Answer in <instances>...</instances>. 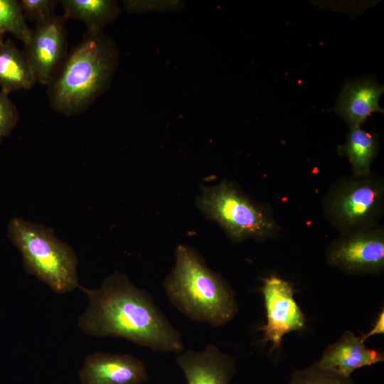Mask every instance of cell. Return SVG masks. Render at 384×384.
I'll return each instance as SVG.
<instances>
[{
  "label": "cell",
  "mask_w": 384,
  "mask_h": 384,
  "mask_svg": "<svg viewBox=\"0 0 384 384\" xmlns=\"http://www.w3.org/2000/svg\"><path fill=\"white\" fill-rule=\"evenodd\" d=\"M379 150L378 135L361 127L350 128L343 145L338 146L341 156L348 159L353 175L363 176L371 173V164Z\"/></svg>",
  "instance_id": "cell-16"
},
{
  "label": "cell",
  "mask_w": 384,
  "mask_h": 384,
  "mask_svg": "<svg viewBox=\"0 0 384 384\" xmlns=\"http://www.w3.org/2000/svg\"><path fill=\"white\" fill-rule=\"evenodd\" d=\"M82 384H141L148 379L139 359L129 354L94 353L79 372Z\"/></svg>",
  "instance_id": "cell-10"
},
{
  "label": "cell",
  "mask_w": 384,
  "mask_h": 384,
  "mask_svg": "<svg viewBox=\"0 0 384 384\" xmlns=\"http://www.w3.org/2000/svg\"><path fill=\"white\" fill-rule=\"evenodd\" d=\"M36 79L24 52L11 39L0 43V87L9 94L12 91L29 90Z\"/></svg>",
  "instance_id": "cell-14"
},
{
  "label": "cell",
  "mask_w": 384,
  "mask_h": 384,
  "mask_svg": "<svg viewBox=\"0 0 384 384\" xmlns=\"http://www.w3.org/2000/svg\"><path fill=\"white\" fill-rule=\"evenodd\" d=\"M196 204L235 243L250 238L262 242L274 238L279 232L270 210L252 201L229 181L203 186Z\"/></svg>",
  "instance_id": "cell-5"
},
{
  "label": "cell",
  "mask_w": 384,
  "mask_h": 384,
  "mask_svg": "<svg viewBox=\"0 0 384 384\" xmlns=\"http://www.w3.org/2000/svg\"><path fill=\"white\" fill-rule=\"evenodd\" d=\"M18 119V110L9 94L0 90V142L12 132Z\"/></svg>",
  "instance_id": "cell-19"
},
{
  "label": "cell",
  "mask_w": 384,
  "mask_h": 384,
  "mask_svg": "<svg viewBox=\"0 0 384 384\" xmlns=\"http://www.w3.org/2000/svg\"><path fill=\"white\" fill-rule=\"evenodd\" d=\"M0 28L24 45L28 42L32 30L26 23L19 1L0 0Z\"/></svg>",
  "instance_id": "cell-17"
},
{
  "label": "cell",
  "mask_w": 384,
  "mask_h": 384,
  "mask_svg": "<svg viewBox=\"0 0 384 384\" xmlns=\"http://www.w3.org/2000/svg\"><path fill=\"white\" fill-rule=\"evenodd\" d=\"M364 342L362 336L346 331L325 349L316 363L324 369L350 377L356 369L383 362V353L367 348Z\"/></svg>",
  "instance_id": "cell-12"
},
{
  "label": "cell",
  "mask_w": 384,
  "mask_h": 384,
  "mask_svg": "<svg viewBox=\"0 0 384 384\" xmlns=\"http://www.w3.org/2000/svg\"><path fill=\"white\" fill-rule=\"evenodd\" d=\"M176 361L187 384H230L235 372V359L214 345L181 353Z\"/></svg>",
  "instance_id": "cell-11"
},
{
  "label": "cell",
  "mask_w": 384,
  "mask_h": 384,
  "mask_svg": "<svg viewBox=\"0 0 384 384\" xmlns=\"http://www.w3.org/2000/svg\"><path fill=\"white\" fill-rule=\"evenodd\" d=\"M383 92V85L368 79L348 82L338 98L336 112L350 128L361 127L373 112H383L379 106Z\"/></svg>",
  "instance_id": "cell-13"
},
{
  "label": "cell",
  "mask_w": 384,
  "mask_h": 384,
  "mask_svg": "<svg viewBox=\"0 0 384 384\" xmlns=\"http://www.w3.org/2000/svg\"><path fill=\"white\" fill-rule=\"evenodd\" d=\"M63 16L55 14L36 23L24 54L36 82L48 85L67 55L68 36Z\"/></svg>",
  "instance_id": "cell-9"
},
{
  "label": "cell",
  "mask_w": 384,
  "mask_h": 384,
  "mask_svg": "<svg viewBox=\"0 0 384 384\" xmlns=\"http://www.w3.org/2000/svg\"><path fill=\"white\" fill-rule=\"evenodd\" d=\"M262 282L267 321L260 329L264 341L270 342L274 350L280 347L284 335L304 328L305 316L294 298L295 291L291 283L273 274Z\"/></svg>",
  "instance_id": "cell-8"
},
{
  "label": "cell",
  "mask_w": 384,
  "mask_h": 384,
  "mask_svg": "<svg viewBox=\"0 0 384 384\" xmlns=\"http://www.w3.org/2000/svg\"><path fill=\"white\" fill-rule=\"evenodd\" d=\"M78 287L88 305L79 327L94 336L123 338L161 352L181 353L180 333L155 304L152 297L137 287L126 274L114 272L96 289Z\"/></svg>",
  "instance_id": "cell-1"
},
{
  "label": "cell",
  "mask_w": 384,
  "mask_h": 384,
  "mask_svg": "<svg viewBox=\"0 0 384 384\" xmlns=\"http://www.w3.org/2000/svg\"><path fill=\"white\" fill-rule=\"evenodd\" d=\"M6 32L0 28V43H3L5 40Z\"/></svg>",
  "instance_id": "cell-22"
},
{
  "label": "cell",
  "mask_w": 384,
  "mask_h": 384,
  "mask_svg": "<svg viewBox=\"0 0 384 384\" xmlns=\"http://www.w3.org/2000/svg\"><path fill=\"white\" fill-rule=\"evenodd\" d=\"M117 64L111 39L87 31L47 85L50 107L67 117L83 112L107 89Z\"/></svg>",
  "instance_id": "cell-2"
},
{
  "label": "cell",
  "mask_w": 384,
  "mask_h": 384,
  "mask_svg": "<svg viewBox=\"0 0 384 384\" xmlns=\"http://www.w3.org/2000/svg\"><path fill=\"white\" fill-rule=\"evenodd\" d=\"M164 287L171 303L192 320L218 327L238 311L229 284L188 245L176 247L175 264Z\"/></svg>",
  "instance_id": "cell-3"
},
{
  "label": "cell",
  "mask_w": 384,
  "mask_h": 384,
  "mask_svg": "<svg viewBox=\"0 0 384 384\" xmlns=\"http://www.w3.org/2000/svg\"><path fill=\"white\" fill-rule=\"evenodd\" d=\"M326 218L340 234L378 224L384 210V181L375 174L336 181L323 200Z\"/></svg>",
  "instance_id": "cell-6"
},
{
  "label": "cell",
  "mask_w": 384,
  "mask_h": 384,
  "mask_svg": "<svg viewBox=\"0 0 384 384\" xmlns=\"http://www.w3.org/2000/svg\"><path fill=\"white\" fill-rule=\"evenodd\" d=\"M288 384H354L351 377L321 368L316 363L292 374Z\"/></svg>",
  "instance_id": "cell-18"
},
{
  "label": "cell",
  "mask_w": 384,
  "mask_h": 384,
  "mask_svg": "<svg viewBox=\"0 0 384 384\" xmlns=\"http://www.w3.org/2000/svg\"><path fill=\"white\" fill-rule=\"evenodd\" d=\"M8 236L21 252L24 270L57 293L78 287L75 252L53 229L21 218L9 223Z\"/></svg>",
  "instance_id": "cell-4"
},
{
  "label": "cell",
  "mask_w": 384,
  "mask_h": 384,
  "mask_svg": "<svg viewBox=\"0 0 384 384\" xmlns=\"http://www.w3.org/2000/svg\"><path fill=\"white\" fill-rule=\"evenodd\" d=\"M19 2L25 18L36 23L53 15L59 4L58 0H21Z\"/></svg>",
  "instance_id": "cell-20"
},
{
  "label": "cell",
  "mask_w": 384,
  "mask_h": 384,
  "mask_svg": "<svg viewBox=\"0 0 384 384\" xmlns=\"http://www.w3.org/2000/svg\"><path fill=\"white\" fill-rule=\"evenodd\" d=\"M383 331H384V311L383 310H382L379 313L371 330L368 333L365 334L364 336H362V338L364 341H366L368 338L373 335L383 334Z\"/></svg>",
  "instance_id": "cell-21"
},
{
  "label": "cell",
  "mask_w": 384,
  "mask_h": 384,
  "mask_svg": "<svg viewBox=\"0 0 384 384\" xmlns=\"http://www.w3.org/2000/svg\"><path fill=\"white\" fill-rule=\"evenodd\" d=\"M65 20L74 18L83 21L87 32H102L103 27L114 20L119 12L114 1L110 0H60Z\"/></svg>",
  "instance_id": "cell-15"
},
{
  "label": "cell",
  "mask_w": 384,
  "mask_h": 384,
  "mask_svg": "<svg viewBox=\"0 0 384 384\" xmlns=\"http://www.w3.org/2000/svg\"><path fill=\"white\" fill-rule=\"evenodd\" d=\"M326 262L351 274H380L384 270V229L371 227L340 234L328 246Z\"/></svg>",
  "instance_id": "cell-7"
}]
</instances>
